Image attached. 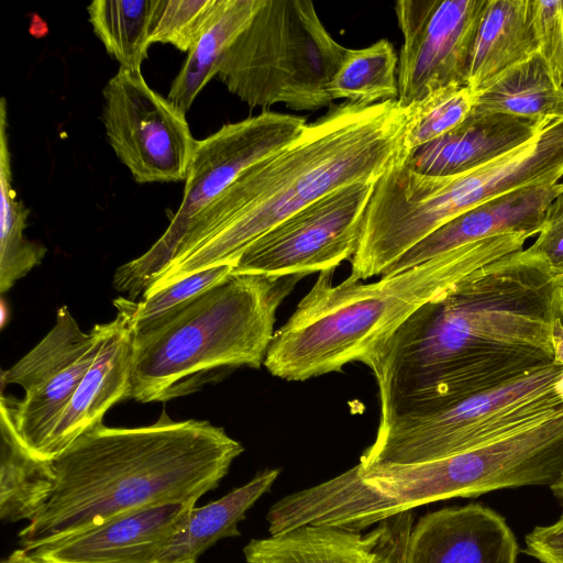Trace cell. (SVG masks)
I'll return each mask as SVG.
<instances>
[{
  "label": "cell",
  "mask_w": 563,
  "mask_h": 563,
  "mask_svg": "<svg viewBox=\"0 0 563 563\" xmlns=\"http://www.w3.org/2000/svg\"><path fill=\"white\" fill-rule=\"evenodd\" d=\"M562 307L563 276L530 247L475 269L363 360L380 416L453 404L554 362Z\"/></svg>",
  "instance_id": "obj_1"
},
{
  "label": "cell",
  "mask_w": 563,
  "mask_h": 563,
  "mask_svg": "<svg viewBox=\"0 0 563 563\" xmlns=\"http://www.w3.org/2000/svg\"><path fill=\"white\" fill-rule=\"evenodd\" d=\"M413 104L343 102L245 169L190 223L174 261L143 297L209 267L236 263L257 238L329 192L376 183L406 161Z\"/></svg>",
  "instance_id": "obj_2"
},
{
  "label": "cell",
  "mask_w": 563,
  "mask_h": 563,
  "mask_svg": "<svg viewBox=\"0 0 563 563\" xmlns=\"http://www.w3.org/2000/svg\"><path fill=\"white\" fill-rule=\"evenodd\" d=\"M243 451L223 428L174 421L165 410L143 427L101 422L51 461L49 497L20 531L21 548L31 550L133 509L196 503L219 486Z\"/></svg>",
  "instance_id": "obj_3"
},
{
  "label": "cell",
  "mask_w": 563,
  "mask_h": 563,
  "mask_svg": "<svg viewBox=\"0 0 563 563\" xmlns=\"http://www.w3.org/2000/svg\"><path fill=\"white\" fill-rule=\"evenodd\" d=\"M529 233L489 236L365 284H332L321 272L288 321L275 332L264 365L274 376L307 380L363 362L419 307L483 265L525 249Z\"/></svg>",
  "instance_id": "obj_4"
},
{
  "label": "cell",
  "mask_w": 563,
  "mask_h": 563,
  "mask_svg": "<svg viewBox=\"0 0 563 563\" xmlns=\"http://www.w3.org/2000/svg\"><path fill=\"white\" fill-rule=\"evenodd\" d=\"M305 276L231 275L158 318L133 324L128 399L168 401L195 391L219 368H260L276 311Z\"/></svg>",
  "instance_id": "obj_5"
},
{
  "label": "cell",
  "mask_w": 563,
  "mask_h": 563,
  "mask_svg": "<svg viewBox=\"0 0 563 563\" xmlns=\"http://www.w3.org/2000/svg\"><path fill=\"white\" fill-rule=\"evenodd\" d=\"M563 178V115L544 121L518 147L466 173L433 177L393 165L376 183L356 263L385 274L407 251L459 214L506 194Z\"/></svg>",
  "instance_id": "obj_6"
},
{
  "label": "cell",
  "mask_w": 563,
  "mask_h": 563,
  "mask_svg": "<svg viewBox=\"0 0 563 563\" xmlns=\"http://www.w3.org/2000/svg\"><path fill=\"white\" fill-rule=\"evenodd\" d=\"M563 472V409L474 449L417 464L358 467L349 489L354 522L363 529L455 497L503 488L551 486Z\"/></svg>",
  "instance_id": "obj_7"
},
{
  "label": "cell",
  "mask_w": 563,
  "mask_h": 563,
  "mask_svg": "<svg viewBox=\"0 0 563 563\" xmlns=\"http://www.w3.org/2000/svg\"><path fill=\"white\" fill-rule=\"evenodd\" d=\"M346 49L327 31L312 1L263 0L223 53L217 75L250 107L318 110L333 102L328 87Z\"/></svg>",
  "instance_id": "obj_8"
},
{
  "label": "cell",
  "mask_w": 563,
  "mask_h": 563,
  "mask_svg": "<svg viewBox=\"0 0 563 563\" xmlns=\"http://www.w3.org/2000/svg\"><path fill=\"white\" fill-rule=\"evenodd\" d=\"M563 409V364L552 362L494 389L445 406L380 416L360 459L376 465L444 459L543 420Z\"/></svg>",
  "instance_id": "obj_9"
},
{
  "label": "cell",
  "mask_w": 563,
  "mask_h": 563,
  "mask_svg": "<svg viewBox=\"0 0 563 563\" xmlns=\"http://www.w3.org/2000/svg\"><path fill=\"white\" fill-rule=\"evenodd\" d=\"M306 124L302 117L263 111L197 141L178 210L148 251L117 268L113 288L133 301L143 296L174 261L191 221L245 169L297 139Z\"/></svg>",
  "instance_id": "obj_10"
},
{
  "label": "cell",
  "mask_w": 563,
  "mask_h": 563,
  "mask_svg": "<svg viewBox=\"0 0 563 563\" xmlns=\"http://www.w3.org/2000/svg\"><path fill=\"white\" fill-rule=\"evenodd\" d=\"M101 335V323L84 332L68 307L63 306L49 332L14 365L2 371V386L19 385L24 396L16 400L2 395L0 413L9 419L16 438L34 457H41L91 366Z\"/></svg>",
  "instance_id": "obj_11"
},
{
  "label": "cell",
  "mask_w": 563,
  "mask_h": 563,
  "mask_svg": "<svg viewBox=\"0 0 563 563\" xmlns=\"http://www.w3.org/2000/svg\"><path fill=\"white\" fill-rule=\"evenodd\" d=\"M376 183L344 186L288 217L242 252L232 275L334 271L357 250Z\"/></svg>",
  "instance_id": "obj_12"
},
{
  "label": "cell",
  "mask_w": 563,
  "mask_h": 563,
  "mask_svg": "<svg viewBox=\"0 0 563 563\" xmlns=\"http://www.w3.org/2000/svg\"><path fill=\"white\" fill-rule=\"evenodd\" d=\"M102 95L106 134L134 180H186L197 144L186 113L153 90L142 73L119 68Z\"/></svg>",
  "instance_id": "obj_13"
},
{
  "label": "cell",
  "mask_w": 563,
  "mask_h": 563,
  "mask_svg": "<svg viewBox=\"0 0 563 563\" xmlns=\"http://www.w3.org/2000/svg\"><path fill=\"white\" fill-rule=\"evenodd\" d=\"M486 0H399L404 44L397 102L408 108L451 85L466 86L467 62Z\"/></svg>",
  "instance_id": "obj_14"
},
{
  "label": "cell",
  "mask_w": 563,
  "mask_h": 563,
  "mask_svg": "<svg viewBox=\"0 0 563 563\" xmlns=\"http://www.w3.org/2000/svg\"><path fill=\"white\" fill-rule=\"evenodd\" d=\"M412 514L386 519L367 533L323 525H302L243 549L246 563H402Z\"/></svg>",
  "instance_id": "obj_15"
},
{
  "label": "cell",
  "mask_w": 563,
  "mask_h": 563,
  "mask_svg": "<svg viewBox=\"0 0 563 563\" xmlns=\"http://www.w3.org/2000/svg\"><path fill=\"white\" fill-rule=\"evenodd\" d=\"M115 318L102 324L99 351L48 438L42 461H53L82 433L102 422L108 409L128 399L135 301L118 297Z\"/></svg>",
  "instance_id": "obj_16"
},
{
  "label": "cell",
  "mask_w": 563,
  "mask_h": 563,
  "mask_svg": "<svg viewBox=\"0 0 563 563\" xmlns=\"http://www.w3.org/2000/svg\"><path fill=\"white\" fill-rule=\"evenodd\" d=\"M196 503L146 506L27 550L35 563H146Z\"/></svg>",
  "instance_id": "obj_17"
},
{
  "label": "cell",
  "mask_w": 563,
  "mask_h": 563,
  "mask_svg": "<svg viewBox=\"0 0 563 563\" xmlns=\"http://www.w3.org/2000/svg\"><path fill=\"white\" fill-rule=\"evenodd\" d=\"M518 553L505 518L472 503L422 516L409 532L402 563H517Z\"/></svg>",
  "instance_id": "obj_18"
},
{
  "label": "cell",
  "mask_w": 563,
  "mask_h": 563,
  "mask_svg": "<svg viewBox=\"0 0 563 563\" xmlns=\"http://www.w3.org/2000/svg\"><path fill=\"white\" fill-rule=\"evenodd\" d=\"M563 191L558 184L519 189L476 206L444 223L407 251L384 275H394L435 256L489 236L521 232L538 235L549 203Z\"/></svg>",
  "instance_id": "obj_19"
},
{
  "label": "cell",
  "mask_w": 563,
  "mask_h": 563,
  "mask_svg": "<svg viewBox=\"0 0 563 563\" xmlns=\"http://www.w3.org/2000/svg\"><path fill=\"white\" fill-rule=\"evenodd\" d=\"M545 120L472 110L455 129L413 151L405 164L426 176L460 175L523 144Z\"/></svg>",
  "instance_id": "obj_20"
},
{
  "label": "cell",
  "mask_w": 563,
  "mask_h": 563,
  "mask_svg": "<svg viewBox=\"0 0 563 563\" xmlns=\"http://www.w3.org/2000/svg\"><path fill=\"white\" fill-rule=\"evenodd\" d=\"M279 472V468H266L222 498L194 507L146 563H198L199 558L219 540L239 537V522L271 489Z\"/></svg>",
  "instance_id": "obj_21"
},
{
  "label": "cell",
  "mask_w": 563,
  "mask_h": 563,
  "mask_svg": "<svg viewBox=\"0 0 563 563\" xmlns=\"http://www.w3.org/2000/svg\"><path fill=\"white\" fill-rule=\"evenodd\" d=\"M536 54L529 0H486L467 62L466 86L474 92Z\"/></svg>",
  "instance_id": "obj_22"
},
{
  "label": "cell",
  "mask_w": 563,
  "mask_h": 563,
  "mask_svg": "<svg viewBox=\"0 0 563 563\" xmlns=\"http://www.w3.org/2000/svg\"><path fill=\"white\" fill-rule=\"evenodd\" d=\"M473 110L543 121L563 115V87L536 54L474 91Z\"/></svg>",
  "instance_id": "obj_23"
},
{
  "label": "cell",
  "mask_w": 563,
  "mask_h": 563,
  "mask_svg": "<svg viewBox=\"0 0 563 563\" xmlns=\"http://www.w3.org/2000/svg\"><path fill=\"white\" fill-rule=\"evenodd\" d=\"M263 0H218L209 22L170 85L168 99L185 113L217 75L225 49L247 26Z\"/></svg>",
  "instance_id": "obj_24"
},
{
  "label": "cell",
  "mask_w": 563,
  "mask_h": 563,
  "mask_svg": "<svg viewBox=\"0 0 563 563\" xmlns=\"http://www.w3.org/2000/svg\"><path fill=\"white\" fill-rule=\"evenodd\" d=\"M0 432V518L8 522L31 521L41 512L51 494V461L30 454L2 413Z\"/></svg>",
  "instance_id": "obj_25"
},
{
  "label": "cell",
  "mask_w": 563,
  "mask_h": 563,
  "mask_svg": "<svg viewBox=\"0 0 563 563\" xmlns=\"http://www.w3.org/2000/svg\"><path fill=\"white\" fill-rule=\"evenodd\" d=\"M0 292L4 294L41 264L47 250L24 235L30 211L12 187L8 108L3 97L0 100Z\"/></svg>",
  "instance_id": "obj_26"
},
{
  "label": "cell",
  "mask_w": 563,
  "mask_h": 563,
  "mask_svg": "<svg viewBox=\"0 0 563 563\" xmlns=\"http://www.w3.org/2000/svg\"><path fill=\"white\" fill-rule=\"evenodd\" d=\"M398 56L386 38L360 48H347L328 91L332 100L372 106L398 98Z\"/></svg>",
  "instance_id": "obj_27"
},
{
  "label": "cell",
  "mask_w": 563,
  "mask_h": 563,
  "mask_svg": "<svg viewBox=\"0 0 563 563\" xmlns=\"http://www.w3.org/2000/svg\"><path fill=\"white\" fill-rule=\"evenodd\" d=\"M153 0H93L88 7L93 33L120 68L141 73L147 57Z\"/></svg>",
  "instance_id": "obj_28"
},
{
  "label": "cell",
  "mask_w": 563,
  "mask_h": 563,
  "mask_svg": "<svg viewBox=\"0 0 563 563\" xmlns=\"http://www.w3.org/2000/svg\"><path fill=\"white\" fill-rule=\"evenodd\" d=\"M415 117L404 143L407 157L417 148L446 134L472 112L474 92L465 85L440 88L413 104Z\"/></svg>",
  "instance_id": "obj_29"
},
{
  "label": "cell",
  "mask_w": 563,
  "mask_h": 563,
  "mask_svg": "<svg viewBox=\"0 0 563 563\" xmlns=\"http://www.w3.org/2000/svg\"><path fill=\"white\" fill-rule=\"evenodd\" d=\"M218 0H153L150 42L189 53L206 29Z\"/></svg>",
  "instance_id": "obj_30"
},
{
  "label": "cell",
  "mask_w": 563,
  "mask_h": 563,
  "mask_svg": "<svg viewBox=\"0 0 563 563\" xmlns=\"http://www.w3.org/2000/svg\"><path fill=\"white\" fill-rule=\"evenodd\" d=\"M234 265V263L223 264L190 274L153 295L142 298L141 301H135L133 324L154 320L227 280L232 275Z\"/></svg>",
  "instance_id": "obj_31"
},
{
  "label": "cell",
  "mask_w": 563,
  "mask_h": 563,
  "mask_svg": "<svg viewBox=\"0 0 563 563\" xmlns=\"http://www.w3.org/2000/svg\"><path fill=\"white\" fill-rule=\"evenodd\" d=\"M538 54L563 87V0H529Z\"/></svg>",
  "instance_id": "obj_32"
},
{
  "label": "cell",
  "mask_w": 563,
  "mask_h": 563,
  "mask_svg": "<svg viewBox=\"0 0 563 563\" xmlns=\"http://www.w3.org/2000/svg\"><path fill=\"white\" fill-rule=\"evenodd\" d=\"M529 247L543 255L559 275L563 272V191L547 207L541 230Z\"/></svg>",
  "instance_id": "obj_33"
},
{
  "label": "cell",
  "mask_w": 563,
  "mask_h": 563,
  "mask_svg": "<svg viewBox=\"0 0 563 563\" xmlns=\"http://www.w3.org/2000/svg\"><path fill=\"white\" fill-rule=\"evenodd\" d=\"M522 552L541 563H563V514L551 525L534 527L525 538Z\"/></svg>",
  "instance_id": "obj_34"
},
{
  "label": "cell",
  "mask_w": 563,
  "mask_h": 563,
  "mask_svg": "<svg viewBox=\"0 0 563 563\" xmlns=\"http://www.w3.org/2000/svg\"><path fill=\"white\" fill-rule=\"evenodd\" d=\"M554 335V361L563 364V325L561 319L556 320Z\"/></svg>",
  "instance_id": "obj_35"
},
{
  "label": "cell",
  "mask_w": 563,
  "mask_h": 563,
  "mask_svg": "<svg viewBox=\"0 0 563 563\" xmlns=\"http://www.w3.org/2000/svg\"><path fill=\"white\" fill-rule=\"evenodd\" d=\"M1 563H35L29 551L24 548L14 550Z\"/></svg>",
  "instance_id": "obj_36"
},
{
  "label": "cell",
  "mask_w": 563,
  "mask_h": 563,
  "mask_svg": "<svg viewBox=\"0 0 563 563\" xmlns=\"http://www.w3.org/2000/svg\"><path fill=\"white\" fill-rule=\"evenodd\" d=\"M550 489L563 506V472L556 482L550 486Z\"/></svg>",
  "instance_id": "obj_37"
},
{
  "label": "cell",
  "mask_w": 563,
  "mask_h": 563,
  "mask_svg": "<svg viewBox=\"0 0 563 563\" xmlns=\"http://www.w3.org/2000/svg\"><path fill=\"white\" fill-rule=\"evenodd\" d=\"M560 319H561V322H562V325H563V307H562V312H561Z\"/></svg>",
  "instance_id": "obj_38"
},
{
  "label": "cell",
  "mask_w": 563,
  "mask_h": 563,
  "mask_svg": "<svg viewBox=\"0 0 563 563\" xmlns=\"http://www.w3.org/2000/svg\"><path fill=\"white\" fill-rule=\"evenodd\" d=\"M560 183H561V185L563 186V178L561 179V181H560Z\"/></svg>",
  "instance_id": "obj_39"
},
{
  "label": "cell",
  "mask_w": 563,
  "mask_h": 563,
  "mask_svg": "<svg viewBox=\"0 0 563 563\" xmlns=\"http://www.w3.org/2000/svg\"><path fill=\"white\" fill-rule=\"evenodd\" d=\"M561 275L563 276V272L561 273Z\"/></svg>",
  "instance_id": "obj_40"
}]
</instances>
